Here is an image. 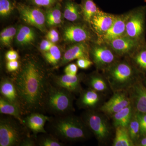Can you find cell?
Returning a JSON list of instances; mask_svg holds the SVG:
<instances>
[{"instance_id":"6da1fadb","label":"cell","mask_w":146,"mask_h":146,"mask_svg":"<svg viewBox=\"0 0 146 146\" xmlns=\"http://www.w3.org/2000/svg\"><path fill=\"white\" fill-rule=\"evenodd\" d=\"M13 80L23 113L29 114L42 110L51 80L42 63L35 58H26Z\"/></svg>"},{"instance_id":"7a4b0ae2","label":"cell","mask_w":146,"mask_h":146,"mask_svg":"<svg viewBox=\"0 0 146 146\" xmlns=\"http://www.w3.org/2000/svg\"><path fill=\"white\" fill-rule=\"evenodd\" d=\"M51 134L62 142L83 141L89 138L90 131L82 119L70 114L50 119Z\"/></svg>"},{"instance_id":"3957f363","label":"cell","mask_w":146,"mask_h":146,"mask_svg":"<svg viewBox=\"0 0 146 146\" xmlns=\"http://www.w3.org/2000/svg\"><path fill=\"white\" fill-rule=\"evenodd\" d=\"M72 93L50 82L45 94L42 110L56 116L70 114L73 110Z\"/></svg>"},{"instance_id":"277c9868","label":"cell","mask_w":146,"mask_h":146,"mask_svg":"<svg viewBox=\"0 0 146 146\" xmlns=\"http://www.w3.org/2000/svg\"><path fill=\"white\" fill-rule=\"evenodd\" d=\"M105 71L109 86L114 92L127 91L138 81L135 68L125 61H116Z\"/></svg>"},{"instance_id":"5b68a950","label":"cell","mask_w":146,"mask_h":146,"mask_svg":"<svg viewBox=\"0 0 146 146\" xmlns=\"http://www.w3.org/2000/svg\"><path fill=\"white\" fill-rule=\"evenodd\" d=\"M25 126L16 118L2 117L0 120V146H21L28 133Z\"/></svg>"},{"instance_id":"8992f818","label":"cell","mask_w":146,"mask_h":146,"mask_svg":"<svg viewBox=\"0 0 146 146\" xmlns=\"http://www.w3.org/2000/svg\"><path fill=\"white\" fill-rule=\"evenodd\" d=\"M82 119L100 143H104L108 140L110 136V128L102 115L93 110H87L84 113Z\"/></svg>"},{"instance_id":"52a82bcc","label":"cell","mask_w":146,"mask_h":146,"mask_svg":"<svg viewBox=\"0 0 146 146\" xmlns=\"http://www.w3.org/2000/svg\"><path fill=\"white\" fill-rule=\"evenodd\" d=\"M16 7L22 21L42 32L46 31V15L42 9L23 3L18 4Z\"/></svg>"},{"instance_id":"ba28073f","label":"cell","mask_w":146,"mask_h":146,"mask_svg":"<svg viewBox=\"0 0 146 146\" xmlns=\"http://www.w3.org/2000/svg\"><path fill=\"white\" fill-rule=\"evenodd\" d=\"M145 14L143 8L130 12L126 25L125 35L143 42L145 31Z\"/></svg>"},{"instance_id":"9c48e42d","label":"cell","mask_w":146,"mask_h":146,"mask_svg":"<svg viewBox=\"0 0 146 146\" xmlns=\"http://www.w3.org/2000/svg\"><path fill=\"white\" fill-rule=\"evenodd\" d=\"M106 45L98 44L90 50L93 62L100 70L105 71L116 62L115 53Z\"/></svg>"},{"instance_id":"30bf717a","label":"cell","mask_w":146,"mask_h":146,"mask_svg":"<svg viewBox=\"0 0 146 146\" xmlns=\"http://www.w3.org/2000/svg\"><path fill=\"white\" fill-rule=\"evenodd\" d=\"M127 91L115 92L114 95L100 108L106 115L112 116L115 113L131 104L130 96Z\"/></svg>"},{"instance_id":"8fae6325","label":"cell","mask_w":146,"mask_h":146,"mask_svg":"<svg viewBox=\"0 0 146 146\" xmlns=\"http://www.w3.org/2000/svg\"><path fill=\"white\" fill-rule=\"evenodd\" d=\"M107 44L116 54L121 56L134 53L144 46L143 42L126 35L116 38Z\"/></svg>"},{"instance_id":"7c38bea8","label":"cell","mask_w":146,"mask_h":146,"mask_svg":"<svg viewBox=\"0 0 146 146\" xmlns=\"http://www.w3.org/2000/svg\"><path fill=\"white\" fill-rule=\"evenodd\" d=\"M64 41L69 43L86 42L92 39L91 32L85 26L72 24L64 28L63 33Z\"/></svg>"},{"instance_id":"4fadbf2b","label":"cell","mask_w":146,"mask_h":146,"mask_svg":"<svg viewBox=\"0 0 146 146\" xmlns=\"http://www.w3.org/2000/svg\"><path fill=\"white\" fill-rule=\"evenodd\" d=\"M83 76L65 74L52 77L51 81L55 85L62 87L72 93H80L82 91L81 83Z\"/></svg>"},{"instance_id":"5bb4252c","label":"cell","mask_w":146,"mask_h":146,"mask_svg":"<svg viewBox=\"0 0 146 146\" xmlns=\"http://www.w3.org/2000/svg\"><path fill=\"white\" fill-rule=\"evenodd\" d=\"M116 16L99 9L91 18L90 24L95 32L101 37L112 26Z\"/></svg>"},{"instance_id":"9a60e30c","label":"cell","mask_w":146,"mask_h":146,"mask_svg":"<svg viewBox=\"0 0 146 146\" xmlns=\"http://www.w3.org/2000/svg\"><path fill=\"white\" fill-rule=\"evenodd\" d=\"M129 90L134 111L146 113V86L138 80Z\"/></svg>"},{"instance_id":"2e32d148","label":"cell","mask_w":146,"mask_h":146,"mask_svg":"<svg viewBox=\"0 0 146 146\" xmlns=\"http://www.w3.org/2000/svg\"><path fill=\"white\" fill-rule=\"evenodd\" d=\"M90 50L85 42L75 43L64 52L59 66H63L75 59L89 58Z\"/></svg>"},{"instance_id":"e0dca14e","label":"cell","mask_w":146,"mask_h":146,"mask_svg":"<svg viewBox=\"0 0 146 146\" xmlns=\"http://www.w3.org/2000/svg\"><path fill=\"white\" fill-rule=\"evenodd\" d=\"M130 12L129 13L117 16L113 25L102 36V41L108 43L113 39L125 35L126 25Z\"/></svg>"},{"instance_id":"ac0fdd59","label":"cell","mask_w":146,"mask_h":146,"mask_svg":"<svg viewBox=\"0 0 146 146\" xmlns=\"http://www.w3.org/2000/svg\"><path fill=\"white\" fill-rule=\"evenodd\" d=\"M50 118L42 113L33 112L29 113L24 119V125L31 131L33 135L36 136L38 133H47L44 126Z\"/></svg>"},{"instance_id":"d6986e66","label":"cell","mask_w":146,"mask_h":146,"mask_svg":"<svg viewBox=\"0 0 146 146\" xmlns=\"http://www.w3.org/2000/svg\"><path fill=\"white\" fill-rule=\"evenodd\" d=\"M100 100L99 93L89 88L80 93L77 104L80 108L92 110L98 105Z\"/></svg>"},{"instance_id":"ffe728a7","label":"cell","mask_w":146,"mask_h":146,"mask_svg":"<svg viewBox=\"0 0 146 146\" xmlns=\"http://www.w3.org/2000/svg\"><path fill=\"white\" fill-rule=\"evenodd\" d=\"M0 92L3 98L21 106L18 92L13 80L3 78L0 83Z\"/></svg>"},{"instance_id":"44dd1931","label":"cell","mask_w":146,"mask_h":146,"mask_svg":"<svg viewBox=\"0 0 146 146\" xmlns=\"http://www.w3.org/2000/svg\"><path fill=\"white\" fill-rule=\"evenodd\" d=\"M0 112L1 114L9 115L16 118L22 124L25 125L21 106L9 102L1 96L0 97Z\"/></svg>"},{"instance_id":"7402d4cb","label":"cell","mask_w":146,"mask_h":146,"mask_svg":"<svg viewBox=\"0 0 146 146\" xmlns=\"http://www.w3.org/2000/svg\"><path fill=\"white\" fill-rule=\"evenodd\" d=\"M35 37L36 35L33 29L27 26H22L16 33V42L19 46H29L34 42Z\"/></svg>"},{"instance_id":"603a6c76","label":"cell","mask_w":146,"mask_h":146,"mask_svg":"<svg viewBox=\"0 0 146 146\" xmlns=\"http://www.w3.org/2000/svg\"><path fill=\"white\" fill-rule=\"evenodd\" d=\"M134 112L132 104H131L112 115L113 124L115 127H127Z\"/></svg>"},{"instance_id":"cb8c5ba5","label":"cell","mask_w":146,"mask_h":146,"mask_svg":"<svg viewBox=\"0 0 146 146\" xmlns=\"http://www.w3.org/2000/svg\"><path fill=\"white\" fill-rule=\"evenodd\" d=\"M113 146H135V144L131 138L127 127L119 126L116 127V133Z\"/></svg>"},{"instance_id":"d4e9b609","label":"cell","mask_w":146,"mask_h":146,"mask_svg":"<svg viewBox=\"0 0 146 146\" xmlns=\"http://www.w3.org/2000/svg\"><path fill=\"white\" fill-rule=\"evenodd\" d=\"M63 16L65 19L70 22L78 21L82 16L80 5L69 0L65 3Z\"/></svg>"},{"instance_id":"484cf974","label":"cell","mask_w":146,"mask_h":146,"mask_svg":"<svg viewBox=\"0 0 146 146\" xmlns=\"http://www.w3.org/2000/svg\"><path fill=\"white\" fill-rule=\"evenodd\" d=\"M45 15L46 23L49 26L59 25L62 23V13L59 3L48 9Z\"/></svg>"},{"instance_id":"4316f807","label":"cell","mask_w":146,"mask_h":146,"mask_svg":"<svg viewBox=\"0 0 146 146\" xmlns=\"http://www.w3.org/2000/svg\"><path fill=\"white\" fill-rule=\"evenodd\" d=\"M87 83L90 88L99 93L106 92L109 89L107 80L99 75L95 74L90 76Z\"/></svg>"},{"instance_id":"83f0119b","label":"cell","mask_w":146,"mask_h":146,"mask_svg":"<svg viewBox=\"0 0 146 146\" xmlns=\"http://www.w3.org/2000/svg\"><path fill=\"white\" fill-rule=\"evenodd\" d=\"M80 7L84 20L90 23L91 18L99 9L94 0H82Z\"/></svg>"},{"instance_id":"f1b7e54d","label":"cell","mask_w":146,"mask_h":146,"mask_svg":"<svg viewBox=\"0 0 146 146\" xmlns=\"http://www.w3.org/2000/svg\"><path fill=\"white\" fill-rule=\"evenodd\" d=\"M43 53L47 63L54 67L59 66L63 56L60 48L57 46L53 45L48 51Z\"/></svg>"},{"instance_id":"f546056e","label":"cell","mask_w":146,"mask_h":146,"mask_svg":"<svg viewBox=\"0 0 146 146\" xmlns=\"http://www.w3.org/2000/svg\"><path fill=\"white\" fill-rule=\"evenodd\" d=\"M129 133L131 140L134 144L141 136L140 124L136 116V112L134 111L130 122L127 127Z\"/></svg>"},{"instance_id":"4dcf8cb0","label":"cell","mask_w":146,"mask_h":146,"mask_svg":"<svg viewBox=\"0 0 146 146\" xmlns=\"http://www.w3.org/2000/svg\"><path fill=\"white\" fill-rule=\"evenodd\" d=\"M37 145L40 146H63L64 143L52 134L43 133L36 138Z\"/></svg>"},{"instance_id":"1f68e13d","label":"cell","mask_w":146,"mask_h":146,"mask_svg":"<svg viewBox=\"0 0 146 146\" xmlns=\"http://www.w3.org/2000/svg\"><path fill=\"white\" fill-rule=\"evenodd\" d=\"M16 33L17 30L14 27H9L4 29L0 34L1 44L4 46L9 47Z\"/></svg>"},{"instance_id":"d6a6232c","label":"cell","mask_w":146,"mask_h":146,"mask_svg":"<svg viewBox=\"0 0 146 146\" xmlns=\"http://www.w3.org/2000/svg\"><path fill=\"white\" fill-rule=\"evenodd\" d=\"M133 60L138 68L146 71V47L145 46L141 47L134 52Z\"/></svg>"},{"instance_id":"836d02e7","label":"cell","mask_w":146,"mask_h":146,"mask_svg":"<svg viewBox=\"0 0 146 146\" xmlns=\"http://www.w3.org/2000/svg\"><path fill=\"white\" fill-rule=\"evenodd\" d=\"M15 7L11 0H0V16L5 18L11 15Z\"/></svg>"},{"instance_id":"e575fe53","label":"cell","mask_w":146,"mask_h":146,"mask_svg":"<svg viewBox=\"0 0 146 146\" xmlns=\"http://www.w3.org/2000/svg\"><path fill=\"white\" fill-rule=\"evenodd\" d=\"M35 5L50 8L53 6L57 0H29Z\"/></svg>"},{"instance_id":"d590c367","label":"cell","mask_w":146,"mask_h":146,"mask_svg":"<svg viewBox=\"0 0 146 146\" xmlns=\"http://www.w3.org/2000/svg\"><path fill=\"white\" fill-rule=\"evenodd\" d=\"M37 136L34 135L33 136H30L27 134L25 136L21 144V146H34L37 145L36 143Z\"/></svg>"},{"instance_id":"8d00e7d4","label":"cell","mask_w":146,"mask_h":146,"mask_svg":"<svg viewBox=\"0 0 146 146\" xmlns=\"http://www.w3.org/2000/svg\"><path fill=\"white\" fill-rule=\"evenodd\" d=\"M94 64V62L89 58H81L77 59V65L78 68L82 69H87Z\"/></svg>"},{"instance_id":"74e56055","label":"cell","mask_w":146,"mask_h":146,"mask_svg":"<svg viewBox=\"0 0 146 146\" xmlns=\"http://www.w3.org/2000/svg\"><path fill=\"white\" fill-rule=\"evenodd\" d=\"M47 39L49 40L53 44L59 41V35L58 33L54 29H51L48 32L46 35Z\"/></svg>"},{"instance_id":"f35d334b","label":"cell","mask_w":146,"mask_h":146,"mask_svg":"<svg viewBox=\"0 0 146 146\" xmlns=\"http://www.w3.org/2000/svg\"><path fill=\"white\" fill-rule=\"evenodd\" d=\"M78 71V66L77 64L71 63L65 67L64 69V72L65 74L76 76L77 75Z\"/></svg>"},{"instance_id":"ab89813d","label":"cell","mask_w":146,"mask_h":146,"mask_svg":"<svg viewBox=\"0 0 146 146\" xmlns=\"http://www.w3.org/2000/svg\"><path fill=\"white\" fill-rule=\"evenodd\" d=\"M20 63L18 60L7 61L6 63V68L9 72H13L17 71L20 68Z\"/></svg>"},{"instance_id":"60d3db41","label":"cell","mask_w":146,"mask_h":146,"mask_svg":"<svg viewBox=\"0 0 146 146\" xmlns=\"http://www.w3.org/2000/svg\"><path fill=\"white\" fill-rule=\"evenodd\" d=\"M54 44L50 41L48 39L43 40L40 43L39 48L43 52L48 51L51 48L53 45Z\"/></svg>"},{"instance_id":"b9f144b4","label":"cell","mask_w":146,"mask_h":146,"mask_svg":"<svg viewBox=\"0 0 146 146\" xmlns=\"http://www.w3.org/2000/svg\"><path fill=\"white\" fill-rule=\"evenodd\" d=\"M5 58L7 61L18 60L19 58V55L16 51L10 50L6 53Z\"/></svg>"},{"instance_id":"7bdbcfd3","label":"cell","mask_w":146,"mask_h":146,"mask_svg":"<svg viewBox=\"0 0 146 146\" xmlns=\"http://www.w3.org/2000/svg\"><path fill=\"white\" fill-rule=\"evenodd\" d=\"M136 113L140 124L146 125V113L137 112Z\"/></svg>"},{"instance_id":"ee69618b","label":"cell","mask_w":146,"mask_h":146,"mask_svg":"<svg viewBox=\"0 0 146 146\" xmlns=\"http://www.w3.org/2000/svg\"><path fill=\"white\" fill-rule=\"evenodd\" d=\"M138 146H146V135H141L138 141L135 143V145Z\"/></svg>"},{"instance_id":"f6af8a7d","label":"cell","mask_w":146,"mask_h":146,"mask_svg":"<svg viewBox=\"0 0 146 146\" xmlns=\"http://www.w3.org/2000/svg\"><path fill=\"white\" fill-rule=\"evenodd\" d=\"M140 131L141 135H146V125L140 124Z\"/></svg>"}]
</instances>
